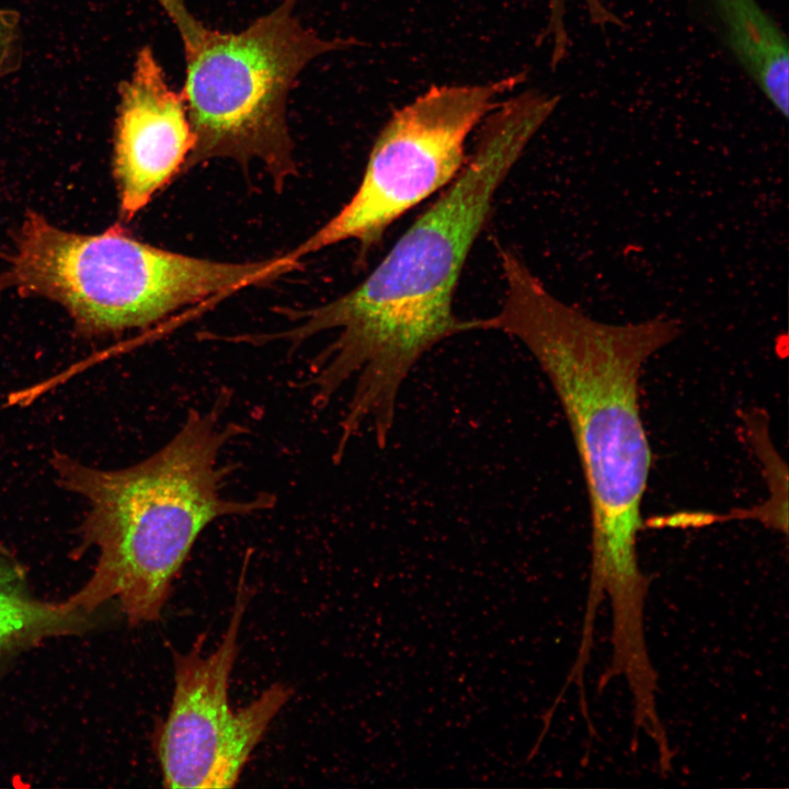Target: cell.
<instances>
[{
  "instance_id": "1",
  "label": "cell",
  "mask_w": 789,
  "mask_h": 789,
  "mask_svg": "<svg viewBox=\"0 0 789 789\" xmlns=\"http://www.w3.org/2000/svg\"><path fill=\"white\" fill-rule=\"evenodd\" d=\"M551 112L549 102L530 90L503 99L480 124L458 176L357 286L315 308L287 309L296 325L253 339L298 345L321 332H336L315 358L306 385L313 403L324 407L353 380L339 447L366 425L384 447L400 389L418 362L441 342L478 331L477 319H461L454 311L459 277L498 190Z\"/></svg>"
},
{
  "instance_id": "2",
  "label": "cell",
  "mask_w": 789,
  "mask_h": 789,
  "mask_svg": "<svg viewBox=\"0 0 789 789\" xmlns=\"http://www.w3.org/2000/svg\"><path fill=\"white\" fill-rule=\"evenodd\" d=\"M504 299L487 331L518 340L550 380L581 461L592 517L590 590L624 593L645 580L637 554L652 451L639 378L681 331L672 318L608 324L550 294L524 263L503 271Z\"/></svg>"
},
{
  "instance_id": "3",
  "label": "cell",
  "mask_w": 789,
  "mask_h": 789,
  "mask_svg": "<svg viewBox=\"0 0 789 789\" xmlns=\"http://www.w3.org/2000/svg\"><path fill=\"white\" fill-rule=\"evenodd\" d=\"M224 403L219 398L207 410H190L163 446L122 469L93 468L54 453L57 482L88 504L82 541L98 550L90 579L67 598L72 606L89 615L116 598L132 625L156 621L209 524L273 507L271 493L226 494L235 466L222 462L221 453L243 428L222 421Z\"/></svg>"
},
{
  "instance_id": "4",
  "label": "cell",
  "mask_w": 789,
  "mask_h": 789,
  "mask_svg": "<svg viewBox=\"0 0 789 789\" xmlns=\"http://www.w3.org/2000/svg\"><path fill=\"white\" fill-rule=\"evenodd\" d=\"M276 258L221 262L163 250L114 225L96 235L61 230L28 211L0 272V290L61 304L80 331L119 333L187 306L279 276Z\"/></svg>"
},
{
  "instance_id": "5",
  "label": "cell",
  "mask_w": 789,
  "mask_h": 789,
  "mask_svg": "<svg viewBox=\"0 0 789 789\" xmlns=\"http://www.w3.org/2000/svg\"><path fill=\"white\" fill-rule=\"evenodd\" d=\"M284 0L239 32L204 27L184 45L181 90L194 146L183 170L213 159L258 160L279 191L296 173L287 123L289 92L305 67L350 38H323Z\"/></svg>"
},
{
  "instance_id": "6",
  "label": "cell",
  "mask_w": 789,
  "mask_h": 789,
  "mask_svg": "<svg viewBox=\"0 0 789 789\" xmlns=\"http://www.w3.org/2000/svg\"><path fill=\"white\" fill-rule=\"evenodd\" d=\"M525 80L523 71L483 83L432 85L397 108L379 130L350 201L287 255L300 262L348 240L366 255L393 222L458 176L470 134Z\"/></svg>"
},
{
  "instance_id": "7",
  "label": "cell",
  "mask_w": 789,
  "mask_h": 789,
  "mask_svg": "<svg viewBox=\"0 0 789 789\" xmlns=\"http://www.w3.org/2000/svg\"><path fill=\"white\" fill-rule=\"evenodd\" d=\"M245 570L242 569L229 624L217 648L205 654L206 634L201 633L187 652L172 651L171 705L153 734L167 788L235 787L253 751L293 696L288 685L276 683L244 707L235 710L230 706V676L250 601Z\"/></svg>"
},
{
  "instance_id": "8",
  "label": "cell",
  "mask_w": 789,
  "mask_h": 789,
  "mask_svg": "<svg viewBox=\"0 0 789 789\" xmlns=\"http://www.w3.org/2000/svg\"><path fill=\"white\" fill-rule=\"evenodd\" d=\"M183 95L144 46L119 88L114 127V176L122 216L129 220L183 170L194 146Z\"/></svg>"
},
{
  "instance_id": "9",
  "label": "cell",
  "mask_w": 789,
  "mask_h": 789,
  "mask_svg": "<svg viewBox=\"0 0 789 789\" xmlns=\"http://www.w3.org/2000/svg\"><path fill=\"white\" fill-rule=\"evenodd\" d=\"M727 47L769 103L788 117L786 34L757 0H710Z\"/></svg>"
},
{
  "instance_id": "10",
  "label": "cell",
  "mask_w": 789,
  "mask_h": 789,
  "mask_svg": "<svg viewBox=\"0 0 789 789\" xmlns=\"http://www.w3.org/2000/svg\"><path fill=\"white\" fill-rule=\"evenodd\" d=\"M88 622V614L67 599L54 603L34 597L23 569L0 546V660L37 641L80 631Z\"/></svg>"
},
{
  "instance_id": "11",
  "label": "cell",
  "mask_w": 789,
  "mask_h": 789,
  "mask_svg": "<svg viewBox=\"0 0 789 789\" xmlns=\"http://www.w3.org/2000/svg\"><path fill=\"white\" fill-rule=\"evenodd\" d=\"M748 442L763 466L769 498L754 508L740 510L741 519H755L771 529L788 533V473L769 438L768 419L762 411L746 414Z\"/></svg>"
},
{
  "instance_id": "12",
  "label": "cell",
  "mask_w": 789,
  "mask_h": 789,
  "mask_svg": "<svg viewBox=\"0 0 789 789\" xmlns=\"http://www.w3.org/2000/svg\"><path fill=\"white\" fill-rule=\"evenodd\" d=\"M20 58V19L12 10L0 9V80L18 68Z\"/></svg>"
},
{
  "instance_id": "13",
  "label": "cell",
  "mask_w": 789,
  "mask_h": 789,
  "mask_svg": "<svg viewBox=\"0 0 789 789\" xmlns=\"http://www.w3.org/2000/svg\"><path fill=\"white\" fill-rule=\"evenodd\" d=\"M175 25L179 34L188 32L197 22L187 10L184 0H157Z\"/></svg>"
}]
</instances>
